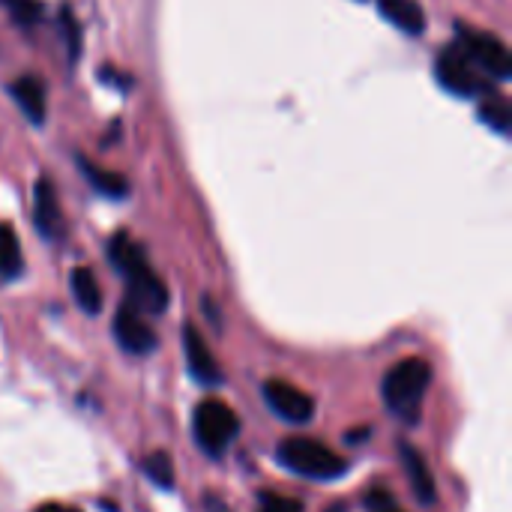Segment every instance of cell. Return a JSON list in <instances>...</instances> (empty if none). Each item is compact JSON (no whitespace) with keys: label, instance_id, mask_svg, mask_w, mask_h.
Masks as SVG:
<instances>
[{"label":"cell","instance_id":"6da1fadb","mask_svg":"<svg viewBox=\"0 0 512 512\" xmlns=\"http://www.w3.org/2000/svg\"><path fill=\"white\" fill-rule=\"evenodd\" d=\"M432 384V366L420 357H408L402 363H396L381 384L384 402L387 408L402 417L408 426L420 423V408H423V396Z\"/></svg>","mask_w":512,"mask_h":512},{"label":"cell","instance_id":"7a4b0ae2","mask_svg":"<svg viewBox=\"0 0 512 512\" xmlns=\"http://www.w3.org/2000/svg\"><path fill=\"white\" fill-rule=\"evenodd\" d=\"M279 465L297 477L306 480H339L348 474V462L333 453L330 447L312 441V438H288L282 441L279 453H276Z\"/></svg>","mask_w":512,"mask_h":512},{"label":"cell","instance_id":"3957f363","mask_svg":"<svg viewBox=\"0 0 512 512\" xmlns=\"http://www.w3.org/2000/svg\"><path fill=\"white\" fill-rule=\"evenodd\" d=\"M192 432H195L198 447L207 456L219 459V456H225V450L231 447V441L240 435V420H237V414L225 402L207 399L192 414Z\"/></svg>","mask_w":512,"mask_h":512},{"label":"cell","instance_id":"277c9868","mask_svg":"<svg viewBox=\"0 0 512 512\" xmlns=\"http://www.w3.org/2000/svg\"><path fill=\"white\" fill-rule=\"evenodd\" d=\"M456 48L471 60V66H480V72H489L492 78L507 81L512 75V60L507 45L492 33H477L468 27H459Z\"/></svg>","mask_w":512,"mask_h":512},{"label":"cell","instance_id":"5b68a950","mask_svg":"<svg viewBox=\"0 0 512 512\" xmlns=\"http://www.w3.org/2000/svg\"><path fill=\"white\" fill-rule=\"evenodd\" d=\"M435 75L441 81V87H447L456 96H489V84L480 78V72L471 66V60L453 45L447 48L438 60H435Z\"/></svg>","mask_w":512,"mask_h":512},{"label":"cell","instance_id":"8992f818","mask_svg":"<svg viewBox=\"0 0 512 512\" xmlns=\"http://www.w3.org/2000/svg\"><path fill=\"white\" fill-rule=\"evenodd\" d=\"M126 306H132L138 315H162L168 309V288L150 270V264L126 276Z\"/></svg>","mask_w":512,"mask_h":512},{"label":"cell","instance_id":"52a82bcc","mask_svg":"<svg viewBox=\"0 0 512 512\" xmlns=\"http://www.w3.org/2000/svg\"><path fill=\"white\" fill-rule=\"evenodd\" d=\"M264 402H267V408H270L273 414H279L285 423H297V426L309 423L312 414H315V402H312L309 393L297 390V387L288 384V381H276V378L264 384Z\"/></svg>","mask_w":512,"mask_h":512},{"label":"cell","instance_id":"ba28073f","mask_svg":"<svg viewBox=\"0 0 512 512\" xmlns=\"http://www.w3.org/2000/svg\"><path fill=\"white\" fill-rule=\"evenodd\" d=\"M114 339L120 342L123 351L129 354H150L156 348V333L144 324V318L132 306H120L114 315Z\"/></svg>","mask_w":512,"mask_h":512},{"label":"cell","instance_id":"9c48e42d","mask_svg":"<svg viewBox=\"0 0 512 512\" xmlns=\"http://www.w3.org/2000/svg\"><path fill=\"white\" fill-rule=\"evenodd\" d=\"M183 348H186V363H189V372L198 384H207V387H216L222 384V372H219V363L213 357V351L207 348L204 336L198 327H186L183 330Z\"/></svg>","mask_w":512,"mask_h":512},{"label":"cell","instance_id":"30bf717a","mask_svg":"<svg viewBox=\"0 0 512 512\" xmlns=\"http://www.w3.org/2000/svg\"><path fill=\"white\" fill-rule=\"evenodd\" d=\"M33 222L42 237H57L60 231V201L48 177H39L33 186Z\"/></svg>","mask_w":512,"mask_h":512},{"label":"cell","instance_id":"8fae6325","mask_svg":"<svg viewBox=\"0 0 512 512\" xmlns=\"http://www.w3.org/2000/svg\"><path fill=\"white\" fill-rule=\"evenodd\" d=\"M402 465H405V474H408V483H411L417 501L435 504V477H432L423 453L414 444H402Z\"/></svg>","mask_w":512,"mask_h":512},{"label":"cell","instance_id":"7c38bea8","mask_svg":"<svg viewBox=\"0 0 512 512\" xmlns=\"http://www.w3.org/2000/svg\"><path fill=\"white\" fill-rule=\"evenodd\" d=\"M9 93L15 96L18 108L24 111V117L30 123H42L45 120V84L36 75H21L12 81Z\"/></svg>","mask_w":512,"mask_h":512},{"label":"cell","instance_id":"4fadbf2b","mask_svg":"<svg viewBox=\"0 0 512 512\" xmlns=\"http://www.w3.org/2000/svg\"><path fill=\"white\" fill-rule=\"evenodd\" d=\"M378 9L387 21H393L399 30L411 36L426 30V12L414 0H378Z\"/></svg>","mask_w":512,"mask_h":512},{"label":"cell","instance_id":"5bb4252c","mask_svg":"<svg viewBox=\"0 0 512 512\" xmlns=\"http://www.w3.org/2000/svg\"><path fill=\"white\" fill-rule=\"evenodd\" d=\"M108 258H111L114 270H117L123 279H126L129 273H135V270L147 267V255H144V249H141L129 234H117V237L108 243Z\"/></svg>","mask_w":512,"mask_h":512},{"label":"cell","instance_id":"9a60e30c","mask_svg":"<svg viewBox=\"0 0 512 512\" xmlns=\"http://www.w3.org/2000/svg\"><path fill=\"white\" fill-rule=\"evenodd\" d=\"M69 285H72V297H75L81 312H87V315L102 312V291H99V282H96L93 270L75 267L72 276H69Z\"/></svg>","mask_w":512,"mask_h":512},{"label":"cell","instance_id":"2e32d148","mask_svg":"<svg viewBox=\"0 0 512 512\" xmlns=\"http://www.w3.org/2000/svg\"><path fill=\"white\" fill-rule=\"evenodd\" d=\"M78 168H81L84 177L93 183V189L102 192V195H108V198H123V195L129 192V183H126L120 174L105 171V168H96V165H93L90 159H84V156H78Z\"/></svg>","mask_w":512,"mask_h":512},{"label":"cell","instance_id":"e0dca14e","mask_svg":"<svg viewBox=\"0 0 512 512\" xmlns=\"http://www.w3.org/2000/svg\"><path fill=\"white\" fill-rule=\"evenodd\" d=\"M24 267V258H21V246H18V237L9 225L0 222V276L3 279H15Z\"/></svg>","mask_w":512,"mask_h":512},{"label":"cell","instance_id":"ac0fdd59","mask_svg":"<svg viewBox=\"0 0 512 512\" xmlns=\"http://www.w3.org/2000/svg\"><path fill=\"white\" fill-rule=\"evenodd\" d=\"M144 474H147V480H153V486L174 489V462L165 450H153L144 459Z\"/></svg>","mask_w":512,"mask_h":512},{"label":"cell","instance_id":"d6986e66","mask_svg":"<svg viewBox=\"0 0 512 512\" xmlns=\"http://www.w3.org/2000/svg\"><path fill=\"white\" fill-rule=\"evenodd\" d=\"M480 117L489 129H495L498 135H507L510 132V105L498 96V93H489V99L480 105Z\"/></svg>","mask_w":512,"mask_h":512},{"label":"cell","instance_id":"ffe728a7","mask_svg":"<svg viewBox=\"0 0 512 512\" xmlns=\"http://www.w3.org/2000/svg\"><path fill=\"white\" fill-rule=\"evenodd\" d=\"M60 18H63V33H66L69 60L75 63V60H78V54H81V24L75 21V15H72L69 9H63V12H60Z\"/></svg>","mask_w":512,"mask_h":512},{"label":"cell","instance_id":"44dd1931","mask_svg":"<svg viewBox=\"0 0 512 512\" xmlns=\"http://www.w3.org/2000/svg\"><path fill=\"white\" fill-rule=\"evenodd\" d=\"M9 6H12L15 21L24 24V27L36 24V21L42 18V6H39L36 0H9Z\"/></svg>","mask_w":512,"mask_h":512},{"label":"cell","instance_id":"7402d4cb","mask_svg":"<svg viewBox=\"0 0 512 512\" xmlns=\"http://www.w3.org/2000/svg\"><path fill=\"white\" fill-rule=\"evenodd\" d=\"M261 512H303V504L291 498H264Z\"/></svg>","mask_w":512,"mask_h":512},{"label":"cell","instance_id":"603a6c76","mask_svg":"<svg viewBox=\"0 0 512 512\" xmlns=\"http://www.w3.org/2000/svg\"><path fill=\"white\" fill-rule=\"evenodd\" d=\"M33 512H78L75 507H63V504H42L39 510Z\"/></svg>","mask_w":512,"mask_h":512},{"label":"cell","instance_id":"cb8c5ba5","mask_svg":"<svg viewBox=\"0 0 512 512\" xmlns=\"http://www.w3.org/2000/svg\"><path fill=\"white\" fill-rule=\"evenodd\" d=\"M369 435H372L369 429H360V432H351V435H348V441H360V438H369Z\"/></svg>","mask_w":512,"mask_h":512},{"label":"cell","instance_id":"d4e9b609","mask_svg":"<svg viewBox=\"0 0 512 512\" xmlns=\"http://www.w3.org/2000/svg\"><path fill=\"white\" fill-rule=\"evenodd\" d=\"M327 512H345V507H342V504H336V507H330Z\"/></svg>","mask_w":512,"mask_h":512},{"label":"cell","instance_id":"484cf974","mask_svg":"<svg viewBox=\"0 0 512 512\" xmlns=\"http://www.w3.org/2000/svg\"><path fill=\"white\" fill-rule=\"evenodd\" d=\"M384 512H396V510H393V507H390V510H384Z\"/></svg>","mask_w":512,"mask_h":512}]
</instances>
